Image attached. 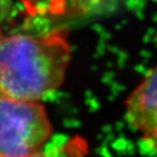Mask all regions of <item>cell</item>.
<instances>
[{
    "label": "cell",
    "mask_w": 157,
    "mask_h": 157,
    "mask_svg": "<svg viewBox=\"0 0 157 157\" xmlns=\"http://www.w3.org/2000/svg\"><path fill=\"white\" fill-rule=\"evenodd\" d=\"M72 55L68 31L0 39V97L40 101L63 84Z\"/></svg>",
    "instance_id": "6da1fadb"
},
{
    "label": "cell",
    "mask_w": 157,
    "mask_h": 157,
    "mask_svg": "<svg viewBox=\"0 0 157 157\" xmlns=\"http://www.w3.org/2000/svg\"><path fill=\"white\" fill-rule=\"evenodd\" d=\"M125 116L157 156V66L147 73L128 96Z\"/></svg>",
    "instance_id": "3957f363"
},
{
    "label": "cell",
    "mask_w": 157,
    "mask_h": 157,
    "mask_svg": "<svg viewBox=\"0 0 157 157\" xmlns=\"http://www.w3.org/2000/svg\"><path fill=\"white\" fill-rule=\"evenodd\" d=\"M26 12L31 16L63 15L67 8L68 0H20Z\"/></svg>",
    "instance_id": "5b68a950"
},
{
    "label": "cell",
    "mask_w": 157,
    "mask_h": 157,
    "mask_svg": "<svg viewBox=\"0 0 157 157\" xmlns=\"http://www.w3.org/2000/svg\"><path fill=\"white\" fill-rule=\"evenodd\" d=\"M12 0H0V22L5 20L12 12Z\"/></svg>",
    "instance_id": "8992f818"
},
{
    "label": "cell",
    "mask_w": 157,
    "mask_h": 157,
    "mask_svg": "<svg viewBox=\"0 0 157 157\" xmlns=\"http://www.w3.org/2000/svg\"><path fill=\"white\" fill-rule=\"evenodd\" d=\"M52 131L39 101L0 97V157H29L41 151Z\"/></svg>",
    "instance_id": "7a4b0ae2"
},
{
    "label": "cell",
    "mask_w": 157,
    "mask_h": 157,
    "mask_svg": "<svg viewBox=\"0 0 157 157\" xmlns=\"http://www.w3.org/2000/svg\"><path fill=\"white\" fill-rule=\"evenodd\" d=\"M89 143L82 136L72 137L55 147L44 149L29 157H88Z\"/></svg>",
    "instance_id": "277c9868"
}]
</instances>
